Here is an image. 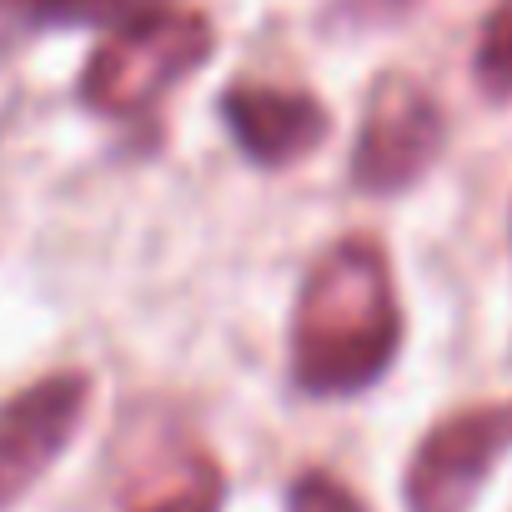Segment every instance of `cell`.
<instances>
[{
	"instance_id": "obj_1",
	"label": "cell",
	"mask_w": 512,
	"mask_h": 512,
	"mask_svg": "<svg viewBox=\"0 0 512 512\" xmlns=\"http://www.w3.org/2000/svg\"><path fill=\"white\" fill-rule=\"evenodd\" d=\"M402 352V302L382 241L342 236L317 256L292 312V382L307 397H357Z\"/></svg>"
},
{
	"instance_id": "obj_2",
	"label": "cell",
	"mask_w": 512,
	"mask_h": 512,
	"mask_svg": "<svg viewBox=\"0 0 512 512\" xmlns=\"http://www.w3.org/2000/svg\"><path fill=\"white\" fill-rule=\"evenodd\" d=\"M216 51V31L201 11L151 6L121 21L81 71V101L96 116L131 121L166 101L191 71H201Z\"/></svg>"
},
{
	"instance_id": "obj_3",
	"label": "cell",
	"mask_w": 512,
	"mask_h": 512,
	"mask_svg": "<svg viewBox=\"0 0 512 512\" xmlns=\"http://www.w3.org/2000/svg\"><path fill=\"white\" fill-rule=\"evenodd\" d=\"M442 146H447V116L437 96L407 71H387L372 81L362 106L352 181L367 196H397L437 166Z\"/></svg>"
},
{
	"instance_id": "obj_4",
	"label": "cell",
	"mask_w": 512,
	"mask_h": 512,
	"mask_svg": "<svg viewBox=\"0 0 512 512\" xmlns=\"http://www.w3.org/2000/svg\"><path fill=\"white\" fill-rule=\"evenodd\" d=\"M512 452V397L447 412L412 452L402 497L407 512H472L492 467Z\"/></svg>"
},
{
	"instance_id": "obj_5",
	"label": "cell",
	"mask_w": 512,
	"mask_h": 512,
	"mask_svg": "<svg viewBox=\"0 0 512 512\" xmlns=\"http://www.w3.org/2000/svg\"><path fill=\"white\" fill-rule=\"evenodd\" d=\"M91 412V377L56 372L0 402V512L16 507L71 447Z\"/></svg>"
},
{
	"instance_id": "obj_6",
	"label": "cell",
	"mask_w": 512,
	"mask_h": 512,
	"mask_svg": "<svg viewBox=\"0 0 512 512\" xmlns=\"http://www.w3.org/2000/svg\"><path fill=\"white\" fill-rule=\"evenodd\" d=\"M221 121L241 156L256 166H292L312 156L332 131V116L312 91L262 81H236L231 91H221Z\"/></svg>"
},
{
	"instance_id": "obj_7",
	"label": "cell",
	"mask_w": 512,
	"mask_h": 512,
	"mask_svg": "<svg viewBox=\"0 0 512 512\" xmlns=\"http://www.w3.org/2000/svg\"><path fill=\"white\" fill-rule=\"evenodd\" d=\"M226 507V477L206 452H186L171 462L126 512H221Z\"/></svg>"
},
{
	"instance_id": "obj_8",
	"label": "cell",
	"mask_w": 512,
	"mask_h": 512,
	"mask_svg": "<svg viewBox=\"0 0 512 512\" xmlns=\"http://www.w3.org/2000/svg\"><path fill=\"white\" fill-rule=\"evenodd\" d=\"M472 76L482 86V96L492 101H512V0L482 21L477 51H472Z\"/></svg>"
},
{
	"instance_id": "obj_9",
	"label": "cell",
	"mask_w": 512,
	"mask_h": 512,
	"mask_svg": "<svg viewBox=\"0 0 512 512\" xmlns=\"http://www.w3.org/2000/svg\"><path fill=\"white\" fill-rule=\"evenodd\" d=\"M287 512H372V507H367L342 477L312 467V472H302V477L287 487Z\"/></svg>"
},
{
	"instance_id": "obj_10",
	"label": "cell",
	"mask_w": 512,
	"mask_h": 512,
	"mask_svg": "<svg viewBox=\"0 0 512 512\" xmlns=\"http://www.w3.org/2000/svg\"><path fill=\"white\" fill-rule=\"evenodd\" d=\"M116 0H0V11L16 16H41V21H91L106 16Z\"/></svg>"
}]
</instances>
